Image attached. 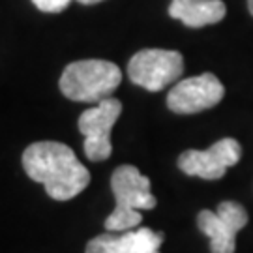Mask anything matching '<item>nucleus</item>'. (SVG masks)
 <instances>
[{"label":"nucleus","instance_id":"39448f33","mask_svg":"<svg viewBox=\"0 0 253 253\" xmlns=\"http://www.w3.org/2000/svg\"><path fill=\"white\" fill-rule=\"evenodd\" d=\"M122 113V103L117 98L96 103L79 117V131L84 135V154L92 162L107 160L113 152L111 129Z\"/></svg>","mask_w":253,"mask_h":253},{"label":"nucleus","instance_id":"423d86ee","mask_svg":"<svg viewBox=\"0 0 253 253\" xmlns=\"http://www.w3.org/2000/svg\"><path fill=\"white\" fill-rule=\"evenodd\" d=\"M248 223V212L235 201L219 203L216 212L201 210L197 216V227L210 238L212 253H235L236 233Z\"/></svg>","mask_w":253,"mask_h":253},{"label":"nucleus","instance_id":"f8f14e48","mask_svg":"<svg viewBox=\"0 0 253 253\" xmlns=\"http://www.w3.org/2000/svg\"><path fill=\"white\" fill-rule=\"evenodd\" d=\"M77 2H81L84 6H92V4H98V2H103V0H77Z\"/></svg>","mask_w":253,"mask_h":253},{"label":"nucleus","instance_id":"9b49d317","mask_svg":"<svg viewBox=\"0 0 253 253\" xmlns=\"http://www.w3.org/2000/svg\"><path fill=\"white\" fill-rule=\"evenodd\" d=\"M72 0H32V4L36 6L40 11H45V13H58L70 6Z\"/></svg>","mask_w":253,"mask_h":253},{"label":"nucleus","instance_id":"1a4fd4ad","mask_svg":"<svg viewBox=\"0 0 253 253\" xmlns=\"http://www.w3.org/2000/svg\"><path fill=\"white\" fill-rule=\"evenodd\" d=\"M163 233L148 227H135L120 231V235L109 231L92 238L86 244V253H160Z\"/></svg>","mask_w":253,"mask_h":253},{"label":"nucleus","instance_id":"7ed1b4c3","mask_svg":"<svg viewBox=\"0 0 253 253\" xmlns=\"http://www.w3.org/2000/svg\"><path fill=\"white\" fill-rule=\"evenodd\" d=\"M122 81L117 64L109 60H77L66 66L60 77V90L68 100L100 103L111 98Z\"/></svg>","mask_w":253,"mask_h":253},{"label":"nucleus","instance_id":"6e6552de","mask_svg":"<svg viewBox=\"0 0 253 253\" xmlns=\"http://www.w3.org/2000/svg\"><path fill=\"white\" fill-rule=\"evenodd\" d=\"M242 158V146L236 139L225 137L210 146L208 150H186L178 158V167L190 176L205 180H217Z\"/></svg>","mask_w":253,"mask_h":253},{"label":"nucleus","instance_id":"9d476101","mask_svg":"<svg viewBox=\"0 0 253 253\" xmlns=\"http://www.w3.org/2000/svg\"><path fill=\"white\" fill-rule=\"evenodd\" d=\"M227 6L221 0H171L169 15L190 28L216 25L225 17Z\"/></svg>","mask_w":253,"mask_h":253},{"label":"nucleus","instance_id":"f03ea898","mask_svg":"<svg viewBox=\"0 0 253 253\" xmlns=\"http://www.w3.org/2000/svg\"><path fill=\"white\" fill-rule=\"evenodd\" d=\"M111 190L117 207L105 219V229L113 233L139 227L143 219L139 210H152L158 203L150 191V178L141 174L133 165H120L115 169L111 176Z\"/></svg>","mask_w":253,"mask_h":253},{"label":"nucleus","instance_id":"ddd939ff","mask_svg":"<svg viewBox=\"0 0 253 253\" xmlns=\"http://www.w3.org/2000/svg\"><path fill=\"white\" fill-rule=\"evenodd\" d=\"M248 8H250V13L253 15V0H248Z\"/></svg>","mask_w":253,"mask_h":253},{"label":"nucleus","instance_id":"0eeeda50","mask_svg":"<svg viewBox=\"0 0 253 253\" xmlns=\"http://www.w3.org/2000/svg\"><path fill=\"white\" fill-rule=\"evenodd\" d=\"M225 88L214 73L182 79L167 94V107L176 115H193L212 109L223 100Z\"/></svg>","mask_w":253,"mask_h":253},{"label":"nucleus","instance_id":"20e7f679","mask_svg":"<svg viewBox=\"0 0 253 253\" xmlns=\"http://www.w3.org/2000/svg\"><path fill=\"white\" fill-rule=\"evenodd\" d=\"M184 72V58L178 51L143 49L131 56L127 64V77L137 86L160 92L176 83Z\"/></svg>","mask_w":253,"mask_h":253},{"label":"nucleus","instance_id":"f257e3e1","mask_svg":"<svg viewBox=\"0 0 253 253\" xmlns=\"http://www.w3.org/2000/svg\"><path fill=\"white\" fill-rule=\"evenodd\" d=\"M23 167L34 182L43 184L54 201H70L90 182V172L64 143L40 141L23 152Z\"/></svg>","mask_w":253,"mask_h":253}]
</instances>
